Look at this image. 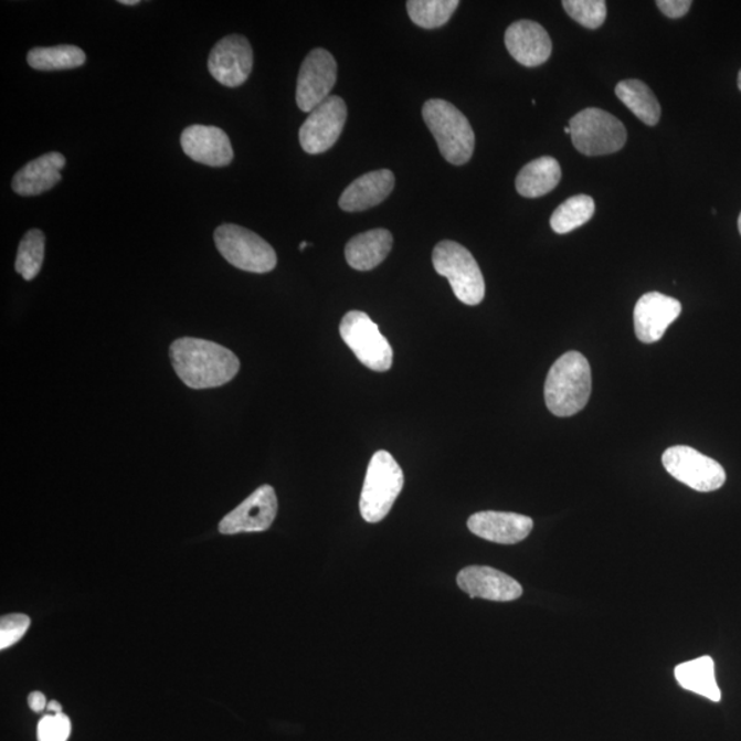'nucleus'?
Returning a JSON list of instances; mask_svg holds the SVG:
<instances>
[{
  "label": "nucleus",
  "instance_id": "nucleus-1",
  "mask_svg": "<svg viewBox=\"0 0 741 741\" xmlns=\"http://www.w3.org/2000/svg\"><path fill=\"white\" fill-rule=\"evenodd\" d=\"M174 371L186 387L212 389L236 377L241 363L230 349L200 338H179L169 348Z\"/></svg>",
  "mask_w": 741,
  "mask_h": 741
},
{
  "label": "nucleus",
  "instance_id": "nucleus-2",
  "mask_svg": "<svg viewBox=\"0 0 741 741\" xmlns=\"http://www.w3.org/2000/svg\"><path fill=\"white\" fill-rule=\"evenodd\" d=\"M592 393L590 361L580 352L560 356L548 372L546 404L553 415L568 417L584 410Z\"/></svg>",
  "mask_w": 741,
  "mask_h": 741
},
{
  "label": "nucleus",
  "instance_id": "nucleus-3",
  "mask_svg": "<svg viewBox=\"0 0 741 741\" xmlns=\"http://www.w3.org/2000/svg\"><path fill=\"white\" fill-rule=\"evenodd\" d=\"M422 113L446 161L464 166L472 160L475 134L467 117L455 105L444 99H430L423 105Z\"/></svg>",
  "mask_w": 741,
  "mask_h": 741
},
{
  "label": "nucleus",
  "instance_id": "nucleus-4",
  "mask_svg": "<svg viewBox=\"0 0 741 741\" xmlns=\"http://www.w3.org/2000/svg\"><path fill=\"white\" fill-rule=\"evenodd\" d=\"M404 488V473L387 451L372 456L360 497L361 517L369 523L381 522L392 510Z\"/></svg>",
  "mask_w": 741,
  "mask_h": 741
},
{
  "label": "nucleus",
  "instance_id": "nucleus-5",
  "mask_svg": "<svg viewBox=\"0 0 741 741\" xmlns=\"http://www.w3.org/2000/svg\"><path fill=\"white\" fill-rule=\"evenodd\" d=\"M433 265L437 274L449 280L459 301L473 307L484 301V275L468 248L454 241L440 242L434 247Z\"/></svg>",
  "mask_w": 741,
  "mask_h": 741
},
{
  "label": "nucleus",
  "instance_id": "nucleus-6",
  "mask_svg": "<svg viewBox=\"0 0 741 741\" xmlns=\"http://www.w3.org/2000/svg\"><path fill=\"white\" fill-rule=\"evenodd\" d=\"M571 140L581 155L596 157L613 155L625 146L624 124L611 113L587 107L570 120Z\"/></svg>",
  "mask_w": 741,
  "mask_h": 741
},
{
  "label": "nucleus",
  "instance_id": "nucleus-7",
  "mask_svg": "<svg viewBox=\"0 0 741 741\" xmlns=\"http://www.w3.org/2000/svg\"><path fill=\"white\" fill-rule=\"evenodd\" d=\"M218 251L235 268L253 274L275 269L278 256L262 236L236 224H222L214 231Z\"/></svg>",
  "mask_w": 741,
  "mask_h": 741
},
{
  "label": "nucleus",
  "instance_id": "nucleus-8",
  "mask_svg": "<svg viewBox=\"0 0 741 741\" xmlns=\"http://www.w3.org/2000/svg\"><path fill=\"white\" fill-rule=\"evenodd\" d=\"M339 334L348 348L367 369L384 372L392 369L393 349L369 315L350 310L339 325Z\"/></svg>",
  "mask_w": 741,
  "mask_h": 741
},
{
  "label": "nucleus",
  "instance_id": "nucleus-9",
  "mask_svg": "<svg viewBox=\"0 0 741 741\" xmlns=\"http://www.w3.org/2000/svg\"><path fill=\"white\" fill-rule=\"evenodd\" d=\"M666 472L696 491H714L727 483L726 469L711 457L691 446L677 445L661 456Z\"/></svg>",
  "mask_w": 741,
  "mask_h": 741
},
{
  "label": "nucleus",
  "instance_id": "nucleus-10",
  "mask_svg": "<svg viewBox=\"0 0 741 741\" xmlns=\"http://www.w3.org/2000/svg\"><path fill=\"white\" fill-rule=\"evenodd\" d=\"M348 107L337 95L328 96L324 104L309 113L299 128V144L308 155H321L337 144L347 124Z\"/></svg>",
  "mask_w": 741,
  "mask_h": 741
},
{
  "label": "nucleus",
  "instance_id": "nucleus-11",
  "mask_svg": "<svg viewBox=\"0 0 741 741\" xmlns=\"http://www.w3.org/2000/svg\"><path fill=\"white\" fill-rule=\"evenodd\" d=\"M337 61L325 49L310 51L299 70L296 99L299 109L310 113L331 96L337 83Z\"/></svg>",
  "mask_w": 741,
  "mask_h": 741
},
{
  "label": "nucleus",
  "instance_id": "nucleus-12",
  "mask_svg": "<svg viewBox=\"0 0 741 741\" xmlns=\"http://www.w3.org/2000/svg\"><path fill=\"white\" fill-rule=\"evenodd\" d=\"M208 70L220 84L235 88L246 83L253 70V50L242 35L225 36L211 51Z\"/></svg>",
  "mask_w": 741,
  "mask_h": 741
},
{
  "label": "nucleus",
  "instance_id": "nucleus-13",
  "mask_svg": "<svg viewBox=\"0 0 741 741\" xmlns=\"http://www.w3.org/2000/svg\"><path fill=\"white\" fill-rule=\"evenodd\" d=\"M276 514H278V497L273 486L264 485L234 511L225 515L219 525V531L222 534L265 531L273 526Z\"/></svg>",
  "mask_w": 741,
  "mask_h": 741
},
{
  "label": "nucleus",
  "instance_id": "nucleus-14",
  "mask_svg": "<svg viewBox=\"0 0 741 741\" xmlns=\"http://www.w3.org/2000/svg\"><path fill=\"white\" fill-rule=\"evenodd\" d=\"M681 303L658 292L644 294L635 307L636 337L644 343L660 341L667 328L681 315Z\"/></svg>",
  "mask_w": 741,
  "mask_h": 741
},
{
  "label": "nucleus",
  "instance_id": "nucleus-15",
  "mask_svg": "<svg viewBox=\"0 0 741 741\" xmlns=\"http://www.w3.org/2000/svg\"><path fill=\"white\" fill-rule=\"evenodd\" d=\"M180 144L187 157L203 166L222 168L234 160V150L229 135L213 126L187 127L180 137Z\"/></svg>",
  "mask_w": 741,
  "mask_h": 741
},
{
  "label": "nucleus",
  "instance_id": "nucleus-16",
  "mask_svg": "<svg viewBox=\"0 0 741 741\" xmlns=\"http://www.w3.org/2000/svg\"><path fill=\"white\" fill-rule=\"evenodd\" d=\"M457 585L469 597L490 602H512L522 596L523 587L512 576L486 565H469L457 575Z\"/></svg>",
  "mask_w": 741,
  "mask_h": 741
},
{
  "label": "nucleus",
  "instance_id": "nucleus-17",
  "mask_svg": "<svg viewBox=\"0 0 741 741\" xmlns=\"http://www.w3.org/2000/svg\"><path fill=\"white\" fill-rule=\"evenodd\" d=\"M506 47L520 65L536 67L546 64L552 54V42L539 22L520 20L508 27Z\"/></svg>",
  "mask_w": 741,
  "mask_h": 741
},
{
  "label": "nucleus",
  "instance_id": "nucleus-18",
  "mask_svg": "<svg viewBox=\"0 0 741 741\" xmlns=\"http://www.w3.org/2000/svg\"><path fill=\"white\" fill-rule=\"evenodd\" d=\"M472 533L480 539L512 546L523 541L533 530V519L514 512L483 511L474 514L467 522Z\"/></svg>",
  "mask_w": 741,
  "mask_h": 741
},
{
  "label": "nucleus",
  "instance_id": "nucleus-19",
  "mask_svg": "<svg viewBox=\"0 0 741 741\" xmlns=\"http://www.w3.org/2000/svg\"><path fill=\"white\" fill-rule=\"evenodd\" d=\"M65 163V157L61 152H47L22 167L14 174L11 187L22 197L41 195L61 182V171Z\"/></svg>",
  "mask_w": 741,
  "mask_h": 741
},
{
  "label": "nucleus",
  "instance_id": "nucleus-20",
  "mask_svg": "<svg viewBox=\"0 0 741 741\" xmlns=\"http://www.w3.org/2000/svg\"><path fill=\"white\" fill-rule=\"evenodd\" d=\"M394 174L389 169L373 171L356 179L339 198V208L345 212H363L379 205L392 194Z\"/></svg>",
  "mask_w": 741,
  "mask_h": 741
},
{
  "label": "nucleus",
  "instance_id": "nucleus-21",
  "mask_svg": "<svg viewBox=\"0 0 741 741\" xmlns=\"http://www.w3.org/2000/svg\"><path fill=\"white\" fill-rule=\"evenodd\" d=\"M392 232L384 229L371 230L353 236L345 247V256L353 269L371 271L384 262L392 252Z\"/></svg>",
  "mask_w": 741,
  "mask_h": 741
},
{
  "label": "nucleus",
  "instance_id": "nucleus-22",
  "mask_svg": "<svg viewBox=\"0 0 741 741\" xmlns=\"http://www.w3.org/2000/svg\"><path fill=\"white\" fill-rule=\"evenodd\" d=\"M562 179V169L553 157H540L522 168L515 187L520 195L540 198L555 190Z\"/></svg>",
  "mask_w": 741,
  "mask_h": 741
},
{
  "label": "nucleus",
  "instance_id": "nucleus-23",
  "mask_svg": "<svg viewBox=\"0 0 741 741\" xmlns=\"http://www.w3.org/2000/svg\"><path fill=\"white\" fill-rule=\"evenodd\" d=\"M676 680L684 689L711 701L721 700V689L716 680V664L710 656L684 661L675 670Z\"/></svg>",
  "mask_w": 741,
  "mask_h": 741
},
{
  "label": "nucleus",
  "instance_id": "nucleus-24",
  "mask_svg": "<svg viewBox=\"0 0 741 741\" xmlns=\"http://www.w3.org/2000/svg\"><path fill=\"white\" fill-rule=\"evenodd\" d=\"M615 94L622 104L635 115L638 120L649 127L656 126L660 120V105L653 89L641 81H624L615 87Z\"/></svg>",
  "mask_w": 741,
  "mask_h": 741
},
{
  "label": "nucleus",
  "instance_id": "nucleus-25",
  "mask_svg": "<svg viewBox=\"0 0 741 741\" xmlns=\"http://www.w3.org/2000/svg\"><path fill=\"white\" fill-rule=\"evenodd\" d=\"M28 65L36 71L76 70L86 64V54L81 47L61 44L54 47H35L27 55Z\"/></svg>",
  "mask_w": 741,
  "mask_h": 741
},
{
  "label": "nucleus",
  "instance_id": "nucleus-26",
  "mask_svg": "<svg viewBox=\"0 0 741 741\" xmlns=\"http://www.w3.org/2000/svg\"><path fill=\"white\" fill-rule=\"evenodd\" d=\"M595 214V201L590 195L581 194L569 198L559 205L551 218V227L557 234L563 235L582 227Z\"/></svg>",
  "mask_w": 741,
  "mask_h": 741
},
{
  "label": "nucleus",
  "instance_id": "nucleus-27",
  "mask_svg": "<svg viewBox=\"0 0 741 741\" xmlns=\"http://www.w3.org/2000/svg\"><path fill=\"white\" fill-rule=\"evenodd\" d=\"M459 4V0H410L406 10L414 24L424 30H434L445 25Z\"/></svg>",
  "mask_w": 741,
  "mask_h": 741
},
{
  "label": "nucleus",
  "instance_id": "nucleus-28",
  "mask_svg": "<svg viewBox=\"0 0 741 741\" xmlns=\"http://www.w3.org/2000/svg\"><path fill=\"white\" fill-rule=\"evenodd\" d=\"M44 246H46V236L41 230L28 231L22 237L19 252H17L15 271L25 280H33L41 273Z\"/></svg>",
  "mask_w": 741,
  "mask_h": 741
},
{
  "label": "nucleus",
  "instance_id": "nucleus-29",
  "mask_svg": "<svg viewBox=\"0 0 741 741\" xmlns=\"http://www.w3.org/2000/svg\"><path fill=\"white\" fill-rule=\"evenodd\" d=\"M565 13L587 30H597L607 17V3L604 0H564Z\"/></svg>",
  "mask_w": 741,
  "mask_h": 741
},
{
  "label": "nucleus",
  "instance_id": "nucleus-30",
  "mask_svg": "<svg viewBox=\"0 0 741 741\" xmlns=\"http://www.w3.org/2000/svg\"><path fill=\"white\" fill-rule=\"evenodd\" d=\"M70 717L62 714L44 716L38 723V741H67L71 737Z\"/></svg>",
  "mask_w": 741,
  "mask_h": 741
},
{
  "label": "nucleus",
  "instance_id": "nucleus-31",
  "mask_svg": "<svg viewBox=\"0 0 741 741\" xmlns=\"http://www.w3.org/2000/svg\"><path fill=\"white\" fill-rule=\"evenodd\" d=\"M30 626V616L24 614L2 616V620H0V649L9 648L20 642Z\"/></svg>",
  "mask_w": 741,
  "mask_h": 741
},
{
  "label": "nucleus",
  "instance_id": "nucleus-32",
  "mask_svg": "<svg viewBox=\"0 0 741 741\" xmlns=\"http://www.w3.org/2000/svg\"><path fill=\"white\" fill-rule=\"evenodd\" d=\"M658 9L669 19H681L691 9L692 2L689 0H658Z\"/></svg>",
  "mask_w": 741,
  "mask_h": 741
},
{
  "label": "nucleus",
  "instance_id": "nucleus-33",
  "mask_svg": "<svg viewBox=\"0 0 741 741\" xmlns=\"http://www.w3.org/2000/svg\"><path fill=\"white\" fill-rule=\"evenodd\" d=\"M28 705H30L32 711L42 712L47 707L46 696L42 692H32L28 698Z\"/></svg>",
  "mask_w": 741,
  "mask_h": 741
},
{
  "label": "nucleus",
  "instance_id": "nucleus-34",
  "mask_svg": "<svg viewBox=\"0 0 741 741\" xmlns=\"http://www.w3.org/2000/svg\"><path fill=\"white\" fill-rule=\"evenodd\" d=\"M47 710L54 712V714H60L62 712V706L56 700H51L47 705Z\"/></svg>",
  "mask_w": 741,
  "mask_h": 741
},
{
  "label": "nucleus",
  "instance_id": "nucleus-35",
  "mask_svg": "<svg viewBox=\"0 0 741 741\" xmlns=\"http://www.w3.org/2000/svg\"><path fill=\"white\" fill-rule=\"evenodd\" d=\"M121 4H127V6H135L139 4V0H120Z\"/></svg>",
  "mask_w": 741,
  "mask_h": 741
},
{
  "label": "nucleus",
  "instance_id": "nucleus-36",
  "mask_svg": "<svg viewBox=\"0 0 741 741\" xmlns=\"http://www.w3.org/2000/svg\"><path fill=\"white\" fill-rule=\"evenodd\" d=\"M307 246H308L307 242L299 243V251H301V252L305 251V247H307Z\"/></svg>",
  "mask_w": 741,
  "mask_h": 741
},
{
  "label": "nucleus",
  "instance_id": "nucleus-37",
  "mask_svg": "<svg viewBox=\"0 0 741 741\" xmlns=\"http://www.w3.org/2000/svg\"><path fill=\"white\" fill-rule=\"evenodd\" d=\"M738 86H739V89L741 92V71L739 72V76H738Z\"/></svg>",
  "mask_w": 741,
  "mask_h": 741
},
{
  "label": "nucleus",
  "instance_id": "nucleus-38",
  "mask_svg": "<svg viewBox=\"0 0 741 741\" xmlns=\"http://www.w3.org/2000/svg\"><path fill=\"white\" fill-rule=\"evenodd\" d=\"M738 225H739V231H740V235H741V213H740V216H739Z\"/></svg>",
  "mask_w": 741,
  "mask_h": 741
},
{
  "label": "nucleus",
  "instance_id": "nucleus-39",
  "mask_svg": "<svg viewBox=\"0 0 741 741\" xmlns=\"http://www.w3.org/2000/svg\"><path fill=\"white\" fill-rule=\"evenodd\" d=\"M564 133H565V134H570V127H565V128H564Z\"/></svg>",
  "mask_w": 741,
  "mask_h": 741
}]
</instances>
